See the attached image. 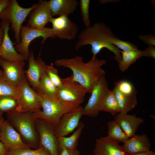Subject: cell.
Instances as JSON below:
<instances>
[{
	"label": "cell",
	"instance_id": "cell-1",
	"mask_svg": "<svg viewBox=\"0 0 155 155\" xmlns=\"http://www.w3.org/2000/svg\"><path fill=\"white\" fill-rule=\"evenodd\" d=\"M106 63V60L92 57L85 62L81 56H77L71 58H62L55 60L57 66L68 68L72 71L74 80L85 88L90 93L92 86L106 72L102 67Z\"/></svg>",
	"mask_w": 155,
	"mask_h": 155
},
{
	"label": "cell",
	"instance_id": "cell-2",
	"mask_svg": "<svg viewBox=\"0 0 155 155\" xmlns=\"http://www.w3.org/2000/svg\"><path fill=\"white\" fill-rule=\"evenodd\" d=\"M114 36L111 29L105 24L100 22H96L80 32L75 44V50L78 51L83 46L90 45L92 57H95L103 49L106 48L114 54V59L119 62L121 59V51L109 42L110 39Z\"/></svg>",
	"mask_w": 155,
	"mask_h": 155
},
{
	"label": "cell",
	"instance_id": "cell-3",
	"mask_svg": "<svg viewBox=\"0 0 155 155\" xmlns=\"http://www.w3.org/2000/svg\"><path fill=\"white\" fill-rule=\"evenodd\" d=\"M7 120L30 148H37L39 145L36 129V119L34 112H21L15 110L7 113Z\"/></svg>",
	"mask_w": 155,
	"mask_h": 155
},
{
	"label": "cell",
	"instance_id": "cell-4",
	"mask_svg": "<svg viewBox=\"0 0 155 155\" xmlns=\"http://www.w3.org/2000/svg\"><path fill=\"white\" fill-rule=\"evenodd\" d=\"M42 97V110L34 113L36 118L46 121L55 129L62 117L65 114L80 106L78 104L65 103L58 99L53 98L40 93Z\"/></svg>",
	"mask_w": 155,
	"mask_h": 155
},
{
	"label": "cell",
	"instance_id": "cell-5",
	"mask_svg": "<svg viewBox=\"0 0 155 155\" xmlns=\"http://www.w3.org/2000/svg\"><path fill=\"white\" fill-rule=\"evenodd\" d=\"M18 94L16 99V110L21 112H37L41 110L42 98L30 86L25 75L17 86Z\"/></svg>",
	"mask_w": 155,
	"mask_h": 155
},
{
	"label": "cell",
	"instance_id": "cell-6",
	"mask_svg": "<svg viewBox=\"0 0 155 155\" xmlns=\"http://www.w3.org/2000/svg\"><path fill=\"white\" fill-rule=\"evenodd\" d=\"M35 6L36 4L28 8H24L19 5L16 0H9L7 6L0 14L1 20L8 21L11 23L16 44L20 41V34L22 24Z\"/></svg>",
	"mask_w": 155,
	"mask_h": 155
},
{
	"label": "cell",
	"instance_id": "cell-7",
	"mask_svg": "<svg viewBox=\"0 0 155 155\" xmlns=\"http://www.w3.org/2000/svg\"><path fill=\"white\" fill-rule=\"evenodd\" d=\"M20 41L14 47L17 52L22 55L25 60H28L30 52L29 46L34 39L40 37L42 38V44L49 38H55L52 28L46 27L34 28L27 26H22L20 31Z\"/></svg>",
	"mask_w": 155,
	"mask_h": 155
},
{
	"label": "cell",
	"instance_id": "cell-8",
	"mask_svg": "<svg viewBox=\"0 0 155 155\" xmlns=\"http://www.w3.org/2000/svg\"><path fill=\"white\" fill-rule=\"evenodd\" d=\"M62 81L61 86L57 88L58 100L63 102L81 105L88 91L74 80L72 75L62 79Z\"/></svg>",
	"mask_w": 155,
	"mask_h": 155
},
{
	"label": "cell",
	"instance_id": "cell-9",
	"mask_svg": "<svg viewBox=\"0 0 155 155\" xmlns=\"http://www.w3.org/2000/svg\"><path fill=\"white\" fill-rule=\"evenodd\" d=\"M108 89L105 75L98 79L93 86L91 96L87 103L83 107L84 115L92 117L98 115L101 102Z\"/></svg>",
	"mask_w": 155,
	"mask_h": 155
},
{
	"label": "cell",
	"instance_id": "cell-10",
	"mask_svg": "<svg viewBox=\"0 0 155 155\" xmlns=\"http://www.w3.org/2000/svg\"><path fill=\"white\" fill-rule=\"evenodd\" d=\"M36 125L39 145L43 147L50 155H59L58 138L55 135L53 127L46 121L40 119H36Z\"/></svg>",
	"mask_w": 155,
	"mask_h": 155
},
{
	"label": "cell",
	"instance_id": "cell-11",
	"mask_svg": "<svg viewBox=\"0 0 155 155\" xmlns=\"http://www.w3.org/2000/svg\"><path fill=\"white\" fill-rule=\"evenodd\" d=\"M50 22L52 24V28L55 37L71 40L76 37L78 31V27L69 18L68 16L53 17Z\"/></svg>",
	"mask_w": 155,
	"mask_h": 155
},
{
	"label": "cell",
	"instance_id": "cell-12",
	"mask_svg": "<svg viewBox=\"0 0 155 155\" xmlns=\"http://www.w3.org/2000/svg\"><path fill=\"white\" fill-rule=\"evenodd\" d=\"M0 140L8 150L30 148L7 120H4L2 124L0 130Z\"/></svg>",
	"mask_w": 155,
	"mask_h": 155
},
{
	"label": "cell",
	"instance_id": "cell-13",
	"mask_svg": "<svg viewBox=\"0 0 155 155\" xmlns=\"http://www.w3.org/2000/svg\"><path fill=\"white\" fill-rule=\"evenodd\" d=\"M83 115V107L81 106L64 114L54 129L57 137H65L73 132L78 127Z\"/></svg>",
	"mask_w": 155,
	"mask_h": 155
},
{
	"label": "cell",
	"instance_id": "cell-14",
	"mask_svg": "<svg viewBox=\"0 0 155 155\" xmlns=\"http://www.w3.org/2000/svg\"><path fill=\"white\" fill-rule=\"evenodd\" d=\"M53 17L48 1L40 0L29 14L27 26L41 28L50 22Z\"/></svg>",
	"mask_w": 155,
	"mask_h": 155
},
{
	"label": "cell",
	"instance_id": "cell-15",
	"mask_svg": "<svg viewBox=\"0 0 155 155\" xmlns=\"http://www.w3.org/2000/svg\"><path fill=\"white\" fill-rule=\"evenodd\" d=\"M9 24V21L1 20V27L3 31L4 36L0 45V58L9 62L24 61V58L17 52L10 38L8 33Z\"/></svg>",
	"mask_w": 155,
	"mask_h": 155
},
{
	"label": "cell",
	"instance_id": "cell-16",
	"mask_svg": "<svg viewBox=\"0 0 155 155\" xmlns=\"http://www.w3.org/2000/svg\"><path fill=\"white\" fill-rule=\"evenodd\" d=\"M28 61V66L25 71L26 78L34 90H37L40 78L46 71L47 65L39 57L35 59L32 51L30 53Z\"/></svg>",
	"mask_w": 155,
	"mask_h": 155
},
{
	"label": "cell",
	"instance_id": "cell-17",
	"mask_svg": "<svg viewBox=\"0 0 155 155\" xmlns=\"http://www.w3.org/2000/svg\"><path fill=\"white\" fill-rule=\"evenodd\" d=\"M25 64L24 61L9 62L0 58V66L3 70L2 77L9 83L17 87L25 75L23 69Z\"/></svg>",
	"mask_w": 155,
	"mask_h": 155
},
{
	"label": "cell",
	"instance_id": "cell-18",
	"mask_svg": "<svg viewBox=\"0 0 155 155\" xmlns=\"http://www.w3.org/2000/svg\"><path fill=\"white\" fill-rule=\"evenodd\" d=\"M93 155H130L119 142L107 136L96 140Z\"/></svg>",
	"mask_w": 155,
	"mask_h": 155
},
{
	"label": "cell",
	"instance_id": "cell-19",
	"mask_svg": "<svg viewBox=\"0 0 155 155\" xmlns=\"http://www.w3.org/2000/svg\"><path fill=\"white\" fill-rule=\"evenodd\" d=\"M114 120L130 138L133 136L139 127L144 122V119L135 115L120 113L114 116Z\"/></svg>",
	"mask_w": 155,
	"mask_h": 155
},
{
	"label": "cell",
	"instance_id": "cell-20",
	"mask_svg": "<svg viewBox=\"0 0 155 155\" xmlns=\"http://www.w3.org/2000/svg\"><path fill=\"white\" fill-rule=\"evenodd\" d=\"M151 144L150 140L145 134H135L123 142L122 146L124 150L129 155L148 151Z\"/></svg>",
	"mask_w": 155,
	"mask_h": 155
},
{
	"label": "cell",
	"instance_id": "cell-21",
	"mask_svg": "<svg viewBox=\"0 0 155 155\" xmlns=\"http://www.w3.org/2000/svg\"><path fill=\"white\" fill-rule=\"evenodd\" d=\"M52 16H68L76 10L77 0H50L48 1Z\"/></svg>",
	"mask_w": 155,
	"mask_h": 155
},
{
	"label": "cell",
	"instance_id": "cell-22",
	"mask_svg": "<svg viewBox=\"0 0 155 155\" xmlns=\"http://www.w3.org/2000/svg\"><path fill=\"white\" fill-rule=\"evenodd\" d=\"M112 90L119 104L120 113H127L136 105L137 103L136 96L125 95L120 92L115 86Z\"/></svg>",
	"mask_w": 155,
	"mask_h": 155
},
{
	"label": "cell",
	"instance_id": "cell-23",
	"mask_svg": "<svg viewBox=\"0 0 155 155\" xmlns=\"http://www.w3.org/2000/svg\"><path fill=\"white\" fill-rule=\"evenodd\" d=\"M84 127V123L80 122L76 129L71 136L58 138L59 150L62 148L70 150L76 149L79 139Z\"/></svg>",
	"mask_w": 155,
	"mask_h": 155
},
{
	"label": "cell",
	"instance_id": "cell-24",
	"mask_svg": "<svg viewBox=\"0 0 155 155\" xmlns=\"http://www.w3.org/2000/svg\"><path fill=\"white\" fill-rule=\"evenodd\" d=\"M100 110L109 112L114 116L120 113L119 104L112 90H107L101 102Z\"/></svg>",
	"mask_w": 155,
	"mask_h": 155
},
{
	"label": "cell",
	"instance_id": "cell-25",
	"mask_svg": "<svg viewBox=\"0 0 155 155\" xmlns=\"http://www.w3.org/2000/svg\"><path fill=\"white\" fill-rule=\"evenodd\" d=\"M120 53L121 59L118 62V64L119 69L122 72L126 71L137 59L144 56V51L140 50L136 51H121Z\"/></svg>",
	"mask_w": 155,
	"mask_h": 155
},
{
	"label": "cell",
	"instance_id": "cell-26",
	"mask_svg": "<svg viewBox=\"0 0 155 155\" xmlns=\"http://www.w3.org/2000/svg\"><path fill=\"white\" fill-rule=\"evenodd\" d=\"M36 92L49 97L57 99V88L51 81L45 72L41 77Z\"/></svg>",
	"mask_w": 155,
	"mask_h": 155
},
{
	"label": "cell",
	"instance_id": "cell-27",
	"mask_svg": "<svg viewBox=\"0 0 155 155\" xmlns=\"http://www.w3.org/2000/svg\"><path fill=\"white\" fill-rule=\"evenodd\" d=\"M107 124V136L109 138L123 143L129 138L115 120L108 122Z\"/></svg>",
	"mask_w": 155,
	"mask_h": 155
},
{
	"label": "cell",
	"instance_id": "cell-28",
	"mask_svg": "<svg viewBox=\"0 0 155 155\" xmlns=\"http://www.w3.org/2000/svg\"><path fill=\"white\" fill-rule=\"evenodd\" d=\"M18 92V87L9 83L0 75V96H9L16 99Z\"/></svg>",
	"mask_w": 155,
	"mask_h": 155
},
{
	"label": "cell",
	"instance_id": "cell-29",
	"mask_svg": "<svg viewBox=\"0 0 155 155\" xmlns=\"http://www.w3.org/2000/svg\"><path fill=\"white\" fill-rule=\"evenodd\" d=\"M115 87L122 94L129 96H136V91L133 85L125 80H119L114 83Z\"/></svg>",
	"mask_w": 155,
	"mask_h": 155
},
{
	"label": "cell",
	"instance_id": "cell-30",
	"mask_svg": "<svg viewBox=\"0 0 155 155\" xmlns=\"http://www.w3.org/2000/svg\"><path fill=\"white\" fill-rule=\"evenodd\" d=\"M7 155H50L42 146L39 145L35 149L23 148L13 150H8Z\"/></svg>",
	"mask_w": 155,
	"mask_h": 155
},
{
	"label": "cell",
	"instance_id": "cell-31",
	"mask_svg": "<svg viewBox=\"0 0 155 155\" xmlns=\"http://www.w3.org/2000/svg\"><path fill=\"white\" fill-rule=\"evenodd\" d=\"M17 102L15 98L9 96H0V112L7 113L16 110Z\"/></svg>",
	"mask_w": 155,
	"mask_h": 155
},
{
	"label": "cell",
	"instance_id": "cell-32",
	"mask_svg": "<svg viewBox=\"0 0 155 155\" xmlns=\"http://www.w3.org/2000/svg\"><path fill=\"white\" fill-rule=\"evenodd\" d=\"M109 42L110 44L115 46L118 49L122 50V51H136L139 50L137 46L128 41L119 39L115 36L110 39Z\"/></svg>",
	"mask_w": 155,
	"mask_h": 155
},
{
	"label": "cell",
	"instance_id": "cell-33",
	"mask_svg": "<svg viewBox=\"0 0 155 155\" xmlns=\"http://www.w3.org/2000/svg\"><path fill=\"white\" fill-rule=\"evenodd\" d=\"M45 72L49 79L57 88L61 86L62 78L59 75L56 69L52 65H47Z\"/></svg>",
	"mask_w": 155,
	"mask_h": 155
},
{
	"label": "cell",
	"instance_id": "cell-34",
	"mask_svg": "<svg viewBox=\"0 0 155 155\" xmlns=\"http://www.w3.org/2000/svg\"><path fill=\"white\" fill-rule=\"evenodd\" d=\"M90 0H80L79 1L81 11L84 25L86 27L90 26L89 8Z\"/></svg>",
	"mask_w": 155,
	"mask_h": 155
},
{
	"label": "cell",
	"instance_id": "cell-35",
	"mask_svg": "<svg viewBox=\"0 0 155 155\" xmlns=\"http://www.w3.org/2000/svg\"><path fill=\"white\" fill-rule=\"evenodd\" d=\"M140 40L149 45L155 46V36L151 34L138 36Z\"/></svg>",
	"mask_w": 155,
	"mask_h": 155
},
{
	"label": "cell",
	"instance_id": "cell-36",
	"mask_svg": "<svg viewBox=\"0 0 155 155\" xmlns=\"http://www.w3.org/2000/svg\"><path fill=\"white\" fill-rule=\"evenodd\" d=\"M59 155H80V152L76 149L70 150L62 148L59 149Z\"/></svg>",
	"mask_w": 155,
	"mask_h": 155
},
{
	"label": "cell",
	"instance_id": "cell-37",
	"mask_svg": "<svg viewBox=\"0 0 155 155\" xmlns=\"http://www.w3.org/2000/svg\"><path fill=\"white\" fill-rule=\"evenodd\" d=\"M144 56L152 57L155 59V47L154 46L149 45L144 51Z\"/></svg>",
	"mask_w": 155,
	"mask_h": 155
},
{
	"label": "cell",
	"instance_id": "cell-38",
	"mask_svg": "<svg viewBox=\"0 0 155 155\" xmlns=\"http://www.w3.org/2000/svg\"><path fill=\"white\" fill-rule=\"evenodd\" d=\"M9 0H0V14L8 5Z\"/></svg>",
	"mask_w": 155,
	"mask_h": 155
},
{
	"label": "cell",
	"instance_id": "cell-39",
	"mask_svg": "<svg viewBox=\"0 0 155 155\" xmlns=\"http://www.w3.org/2000/svg\"><path fill=\"white\" fill-rule=\"evenodd\" d=\"M8 150L3 144L0 142V155H7Z\"/></svg>",
	"mask_w": 155,
	"mask_h": 155
},
{
	"label": "cell",
	"instance_id": "cell-40",
	"mask_svg": "<svg viewBox=\"0 0 155 155\" xmlns=\"http://www.w3.org/2000/svg\"><path fill=\"white\" fill-rule=\"evenodd\" d=\"M130 155H155V153L152 151L149 150L147 151L138 152Z\"/></svg>",
	"mask_w": 155,
	"mask_h": 155
},
{
	"label": "cell",
	"instance_id": "cell-41",
	"mask_svg": "<svg viewBox=\"0 0 155 155\" xmlns=\"http://www.w3.org/2000/svg\"><path fill=\"white\" fill-rule=\"evenodd\" d=\"M4 36V32L2 29L0 27V45L3 41Z\"/></svg>",
	"mask_w": 155,
	"mask_h": 155
},
{
	"label": "cell",
	"instance_id": "cell-42",
	"mask_svg": "<svg viewBox=\"0 0 155 155\" xmlns=\"http://www.w3.org/2000/svg\"><path fill=\"white\" fill-rule=\"evenodd\" d=\"M4 120L2 117H0V130L2 124L4 121Z\"/></svg>",
	"mask_w": 155,
	"mask_h": 155
},
{
	"label": "cell",
	"instance_id": "cell-43",
	"mask_svg": "<svg viewBox=\"0 0 155 155\" xmlns=\"http://www.w3.org/2000/svg\"><path fill=\"white\" fill-rule=\"evenodd\" d=\"M2 71L0 69V75H2Z\"/></svg>",
	"mask_w": 155,
	"mask_h": 155
},
{
	"label": "cell",
	"instance_id": "cell-44",
	"mask_svg": "<svg viewBox=\"0 0 155 155\" xmlns=\"http://www.w3.org/2000/svg\"><path fill=\"white\" fill-rule=\"evenodd\" d=\"M2 114H3V113L0 112V117L2 116Z\"/></svg>",
	"mask_w": 155,
	"mask_h": 155
},
{
	"label": "cell",
	"instance_id": "cell-45",
	"mask_svg": "<svg viewBox=\"0 0 155 155\" xmlns=\"http://www.w3.org/2000/svg\"></svg>",
	"mask_w": 155,
	"mask_h": 155
}]
</instances>
